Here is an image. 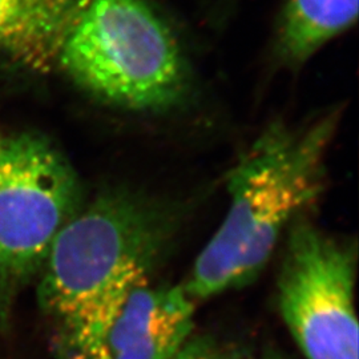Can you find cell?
<instances>
[{"label": "cell", "mask_w": 359, "mask_h": 359, "mask_svg": "<svg viewBox=\"0 0 359 359\" xmlns=\"http://www.w3.org/2000/svg\"><path fill=\"white\" fill-rule=\"evenodd\" d=\"M81 209L77 175L38 133L0 140V316L38 277L59 233Z\"/></svg>", "instance_id": "4"}, {"label": "cell", "mask_w": 359, "mask_h": 359, "mask_svg": "<svg viewBox=\"0 0 359 359\" xmlns=\"http://www.w3.org/2000/svg\"><path fill=\"white\" fill-rule=\"evenodd\" d=\"M250 359V358H248ZM258 359H286L285 357H283L281 354H278L277 351H268V353H265V354H262L261 357Z\"/></svg>", "instance_id": "10"}, {"label": "cell", "mask_w": 359, "mask_h": 359, "mask_svg": "<svg viewBox=\"0 0 359 359\" xmlns=\"http://www.w3.org/2000/svg\"><path fill=\"white\" fill-rule=\"evenodd\" d=\"M357 248L304 217L289 228L277 281L283 322L306 359H359Z\"/></svg>", "instance_id": "5"}, {"label": "cell", "mask_w": 359, "mask_h": 359, "mask_svg": "<svg viewBox=\"0 0 359 359\" xmlns=\"http://www.w3.org/2000/svg\"><path fill=\"white\" fill-rule=\"evenodd\" d=\"M176 229L172 208L126 188L102 193L65 225L39 274L38 295L67 358L151 280Z\"/></svg>", "instance_id": "1"}, {"label": "cell", "mask_w": 359, "mask_h": 359, "mask_svg": "<svg viewBox=\"0 0 359 359\" xmlns=\"http://www.w3.org/2000/svg\"><path fill=\"white\" fill-rule=\"evenodd\" d=\"M57 68L100 102L135 112L172 109L192 87L179 40L148 0H90Z\"/></svg>", "instance_id": "3"}, {"label": "cell", "mask_w": 359, "mask_h": 359, "mask_svg": "<svg viewBox=\"0 0 359 359\" xmlns=\"http://www.w3.org/2000/svg\"><path fill=\"white\" fill-rule=\"evenodd\" d=\"M358 7L359 0H286L276 29V57L289 68L302 67L357 22Z\"/></svg>", "instance_id": "8"}, {"label": "cell", "mask_w": 359, "mask_h": 359, "mask_svg": "<svg viewBox=\"0 0 359 359\" xmlns=\"http://www.w3.org/2000/svg\"><path fill=\"white\" fill-rule=\"evenodd\" d=\"M194 301L184 285L130 290L71 359H170L193 333Z\"/></svg>", "instance_id": "6"}, {"label": "cell", "mask_w": 359, "mask_h": 359, "mask_svg": "<svg viewBox=\"0 0 359 359\" xmlns=\"http://www.w3.org/2000/svg\"><path fill=\"white\" fill-rule=\"evenodd\" d=\"M90 0H0V69L48 74Z\"/></svg>", "instance_id": "7"}, {"label": "cell", "mask_w": 359, "mask_h": 359, "mask_svg": "<svg viewBox=\"0 0 359 359\" xmlns=\"http://www.w3.org/2000/svg\"><path fill=\"white\" fill-rule=\"evenodd\" d=\"M0 140H1V136H0Z\"/></svg>", "instance_id": "11"}, {"label": "cell", "mask_w": 359, "mask_h": 359, "mask_svg": "<svg viewBox=\"0 0 359 359\" xmlns=\"http://www.w3.org/2000/svg\"><path fill=\"white\" fill-rule=\"evenodd\" d=\"M170 359H248L231 347L222 346L210 337L192 335Z\"/></svg>", "instance_id": "9"}, {"label": "cell", "mask_w": 359, "mask_h": 359, "mask_svg": "<svg viewBox=\"0 0 359 359\" xmlns=\"http://www.w3.org/2000/svg\"><path fill=\"white\" fill-rule=\"evenodd\" d=\"M339 116L273 123L231 168L228 213L184 283L193 301L241 289L268 265L283 231L321 196Z\"/></svg>", "instance_id": "2"}]
</instances>
